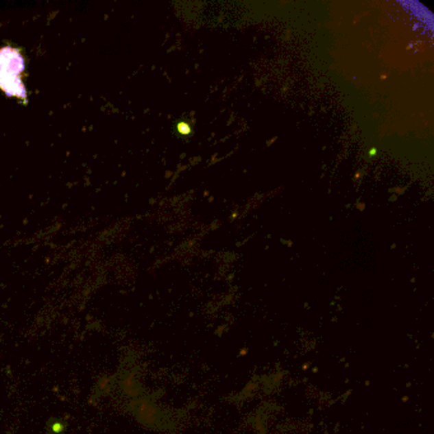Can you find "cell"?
I'll return each instance as SVG.
<instances>
[{
	"mask_svg": "<svg viewBox=\"0 0 434 434\" xmlns=\"http://www.w3.org/2000/svg\"><path fill=\"white\" fill-rule=\"evenodd\" d=\"M23 69V58L18 53V50L10 47L0 50V88L9 96H26L25 86L21 80Z\"/></svg>",
	"mask_w": 434,
	"mask_h": 434,
	"instance_id": "obj_1",
	"label": "cell"
},
{
	"mask_svg": "<svg viewBox=\"0 0 434 434\" xmlns=\"http://www.w3.org/2000/svg\"><path fill=\"white\" fill-rule=\"evenodd\" d=\"M178 130L181 134H184V135H186V134L190 133V126L189 125L185 124V123H180L178 126Z\"/></svg>",
	"mask_w": 434,
	"mask_h": 434,
	"instance_id": "obj_2",
	"label": "cell"
},
{
	"mask_svg": "<svg viewBox=\"0 0 434 434\" xmlns=\"http://www.w3.org/2000/svg\"><path fill=\"white\" fill-rule=\"evenodd\" d=\"M53 429L55 432H59V431H62V426H60V424H53Z\"/></svg>",
	"mask_w": 434,
	"mask_h": 434,
	"instance_id": "obj_3",
	"label": "cell"
},
{
	"mask_svg": "<svg viewBox=\"0 0 434 434\" xmlns=\"http://www.w3.org/2000/svg\"><path fill=\"white\" fill-rule=\"evenodd\" d=\"M374 154H376V149H372V151H371V156H374Z\"/></svg>",
	"mask_w": 434,
	"mask_h": 434,
	"instance_id": "obj_4",
	"label": "cell"
}]
</instances>
